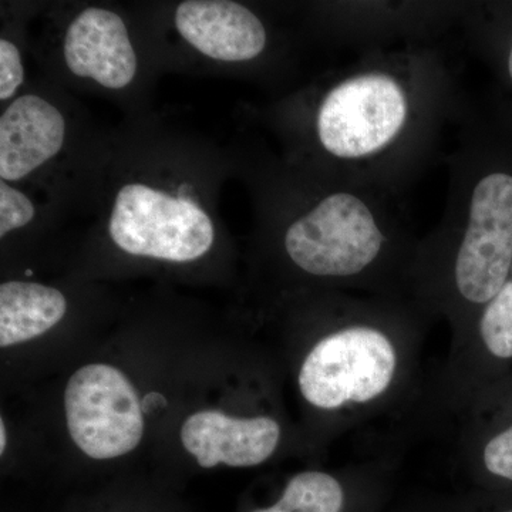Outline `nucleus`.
<instances>
[{
  "label": "nucleus",
  "mask_w": 512,
  "mask_h": 512,
  "mask_svg": "<svg viewBox=\"0 0 512 512\" xmlns=\"http://www.w3.org/2000/svg\"><path fill=\"white\" fill-rule=\"evenodd\" d=\"M309 147L319 174L400 197L426 171L444 128L468 106L439 50H369L312 96Z\"/></svg>",
  "instance_id": "nucleus-1"
},
{
  "label": "nucleus",
  "mask_w": 512,
  "mask_h": 512,
  "mask_svg": "<svg viewBox=\"0 0 512 512\" xmlns=\"http://www.w3.org/2000/svg\"><path fill=\"white\" fill-rule=\"evenodd\" d=\"M463 123L448 158L446 210L430 247L446 252L458 298L485 306L512 271V119L468 110Z\"/></svg>",
  "instance_id": "nucleus-2"
},
{
  "label": "nucleus",
  "mask_w": 512,
  "mask_h": 512,
  "mask_svg": "<svg viewBox=\"0 0 512 512\" xmlns=\"http://www.w3.org/2000/svg\"><path fill=\"white\" fill-rule=\"evenodd\" d=\"M319 178L279 235L286 259L299 272L350 281L409 247L399 197L322 174Z\"/></svg>",
  "instance_id": "nucleus-3"
},
{
  "label": "nucleus",
  "mask_w": 512,
  "mask_h": 512,
  "mask_svg": "<svg viewBox=\"0 0 512 512\" xmlns=\"http://www.w3.org/2000/svg\"><path fill=\"white\" fill-rule=\"evenodd\" d=\"M63 412L70 440L90 460H119L143 443L146 419L140 393L113 363L77 367L64 386Z\"/></svg>",
  "instance_id": "nucleus-4"
},
{
  "label": "nucleus",
  "mask_w": 512,
  "mask_h": 512,
  "mask_svg": "<svg viewBox=\"0 0 512 512\" xmlns=\"http://www.w3.org/2000/svg\"><path fill=\"white\" fill-rule=\"evenodd\" d=\"M109 232L126 254L175 264L197 261L214 244L211 218L194 201L138 183L117 192Z\"/></svg>",
  "instance_id": "nucleus-5"
},
{
  "label": "nucleus",
  "mask_w": 512,
  "mask_h": 512,
  "mask_svg": "<svg viewBox=\"0 0 512 512\" xmlns=\"http://www.w3.org/2000/svg\"><path fill=\"white\" fill-rule=\"evenodd\" d=\"M390 339L372 326H350L320 339L303 360L299 389L318 409L366 403L386 392L396 372Z\"/></svg>",
  "instance_id": "nucleus-6"
},
{
  "label": "nucleus",
  "mask_w": 512,
  "mask_h": 512,
  "mask_svg": "<svg viewBox=\"0 0 512 512\" xmlns=\"http://www.w3.org/2000/svg\"><path fill=\"white\" fill-rule=\"evenodd\" d=\"M468 2H339L328 5L332 30L348 45L369 50L430 46L463 20Z\"/></svg>",
  "instance_id": "nucleus-7"
},
{
  "label": "nucleus",
  "mask_w": 512,
  "mask_h": 512,
  "mask_svg": "<svg viewBox=\"0 0 512 512\" xmlns=\"http://www.w3.org/2000/svg\"><path fill=\"white\" fill-rule=\"evenodd\" d=\"M281 440L278 421L235 416L221 409L195 410L185 417L180 443L198 467L249 468L272 457Z\"/></svg>",
  "instance_id": "nucleus-8"
},
{
  "label": "nucleus",
  "mask_w": 512,
  "mask_h": 512,
  "mask_svg": "<svg viewBox=\"0 0 512 512\" xmlns=\"http://www.w3.org/2000/svg\"><path fill=\"white\" fill-rule=\"evenodd\" d=\"M178 33L220 62H251L265 52L268 29L247 6L228 0H188L175 10Z\"/></svg>",
  "instance_id": "nucleus-9"
},
{
  "label": "nucleus",
  "mask_w": 512,
  "mask_h": 512,
  "mask_svg": "<svg viewBox=\"0 0 512 512\" xmlns=\"http://www.w3.org/2000/svg\"><path fill=\"white\" fill-rule=\"evenodd\" d=\"M70 72L120 90L133 82L137 56L123 19L111 10L87 8L74 18L63 45Z\"/></svg>",
  "instance_id": "nucleus-10"
},
{
  "label": "nucleus",
  "mask_w": 512,
  "mask_h": 512,
  "mask_svg": "<svg viewBox=\"0 0 512 512\" xmlns=\"http://www.w3.org/2000/svg\"><path fill=\"white\" fill-rule=\"evenodd\" d=\"M66 123L62 113L35 94L19 97L0 117V177H28L63 148Z\"/></svg>",
  "instance_id": "nucleus-11"
},
{
  "label": "nucleus",
  "mask_w": 512,
  "mask_h": 512,
  "mask_svg": "<svg viewBox=\"0 0 512 512\" xmlns=\"http://www.w3.org/2000/svg\"><path fill=\"white\" fill-rule=\"evenodd\" d=\"M67 301L59 289L28 281L0 285V348L25 345L46 335L66 315Z\"/></svg>",
  "instance_id": "nucleus-12"
},
{
  "label": "nucleus",
  "mask_w": 512,
  "mask_h": 512,
  "mask_svg": "<svg viewBox=\"0 0 512 512\" xmlns=\"http://www.w3.org/2000/svg\"><path fill=\"white\" fill-rule=\"evenodd\" d=\"M461 23L497 82L495 110L512 119V2H468Z\"/></svg>",
  "instance_id": "nucleus-13"
},
{
  "label": "nucleus",
  "mask_w": 512,
  "mask_h": 512,
  "mask_svg": "<svg viewBox=\"0 0 512 512\" xmlns=\"http://www.w3.org/2000/svg\"><path fill=\"white\" fill-rule=\"evenodd\" d=\"M342 507L343 490L336 478L322 471H303L288 481L274 504L247 512H340Z\"/></svg>",
  "instance_id": "nucleus-14"
},
{
  "label": "nucleus",
  "mask_w": 512,
  "mask_h": 512,
  "mask_svg": "<svg viewBox=\"0 0 512 512\" xmlns=\"http://www.w3.org/2000/svg\"><path fill=\"white\" fill-rule=\"evenodd\" d=\"M484 345L500 359L512 357V281L484 306L480 319Z\"/></svg>",
  "instance_id": "nucleus-15"
},
{
  "label": "nucleus",
  "mask_w": 512,
  "mask_h": 512,
  "mask_svg": "<svg viewBox=\"0 0 512 512\" xmlns=\"http://www.w3.org/2000/svg\"><path fill=\"white\" fill-rule=\"evenodd\" d=\"M63 512H187L170 498L137 493L100 494L67 504Z\"/></svg>",
  "instance_id": "nucleus-16"
},
{
  "label": "nucleus",
  "mask_w": 512,
  "mask_h": 512,
  "mask_svg": "<svg viewBox=\"0 0 512 512\" xmlns=\"http://www.w3.org/2000/svg\"><path fill=\"white\" fill-rule=\"evenodd\" d=\"M35 214V205L23 192L10 187L5 181L0 183V237L26 227Z\"/></svg>",
  "instance_id": "nucleus-17"
},
{
  "label": "nucleus",
  "mask_w": 512,
  "mask_h": 512,
  "mask_svg": "<svg viewBox=\"0 0 512 512\" xmlns=\"http://www.w3.org/2000/svg\"><path fill=\"white\" fill-rule=\"evenodd\" d=\"M25 79L18 47L10 40H0V100L15 96Z\"/></svg>",
  "instance_id": "nucleus-18"
},
{
  "label": "nucleus",
  "mask_w": 512,
  "mask_h": 512,
  "mask_svg": "<svg viewBox=\"0 0 512 512\" xmlns=\"http://www.w3.org/2000/svg\"><path fill=\"white\" fill-rule=\"evenodd\" d=\"M484 463L494 476L512 481V427L485 446Z\"/></svg>",
  "instance_id": "nucleus-19"
},
{
  "label": "nucleus",
  "mask_w": 512,
  "mask_h": 512,
  "mask_svg": "<svg viewBox=\"0 0 512 512\" xmlns=\"http://www.w3.org/2000/svg\"><path fill=\"white\" fill-rule=\"evenodd\" d=\"M8 444V426H6L5 417H2L0 419V454H2V457L5 456L6 450H8Z\"/></svg>",
  "instance_id": "nucleus-20"
},
{
  "label": "nucleus",
  "mask_w": 512,
  "mask_h": 512,
  "mask_svg": "<svg viewBox=\"0 0 512 512\" xmlns=\"http://www.w3.org/2000/svg\"><path fill=\"white\" fill-rule=\"evenodd\" d=\"M510 512H512V511H510Z\"/></svg>",
  "instance_id": "nucleus-21"
}]
</instances>
